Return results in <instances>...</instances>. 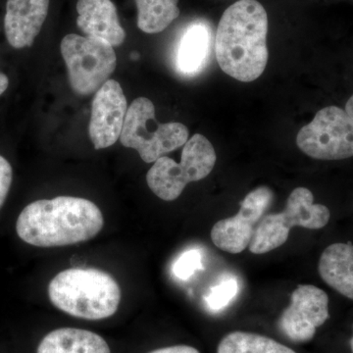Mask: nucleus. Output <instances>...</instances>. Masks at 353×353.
<instances>
[{
  "label": "nucleus",
  "instance_id": "obj_1",
  "mask_svg": "<svg viewBox=\"0 0 353 353\" xmlns=\"http://www.w3.org/2000/svg\"><path fill=\"white\" fill-rule=\"evenodd\" d=\"M268 16L256 0H239L221 17L215 53L221 69L241 82L263 74L268 62Z\"/></svg>",
  "mask_w": 353,
  "mask_h": 353
},
{
  "label": "nucleus",
  "instance_id": "obj_2",
  "mask_svg": "<svg viewBox=\"0 0 353 353\" xmlns=\"http://www.w3.org/2000/svg\"><path fill=\"white\" fill-rule=\"evenodd\" d=\"M103 225V215L94 202L57 196L26 206L16 222V232L29 245L58 248L92 240Z\"/></svg>",
  "mask_w": 353,
  "mask_h": 353
},
{
  "label": "nucleus",
  "instance_id": "obj_3",
  "mask_svg": "<svg viewBox=\"0 0 353 353\" xmlns=\"http://www.w3.org/2000/svg\"><path fill=\"white\" fill-rule=\"evenodd\" d=\"M48 296L66 314L97 321L117 312L122 294L110 274L92 268H71L51 280Z\"/></svg>",
  "mask_w": 353,
  "mask_h": 353
},
{
  "label": "nucleus",
  "instance_id": "obj_4",
  "mask_svg": "<svg viewBox=\"0 0 353 353\" xmlns=\"http://www.w3.org/2000/svg\"><path fill=\"white\" fill-rule=\"evenodd\" d=\"M189 130L181 123L159 124L155 108L145 97L134 99L128 108L120 141L134 148L145 163H152L164 154L185 145Z\"/></svg>",
  "mask_w": 353,
  "mask_h": 353
},
{
  "label": "nucleus",
  "instance_id": "obj_5",
  "mask_svg": "<svg viewBox=\"0 0 353 353\" xmlns=\"http://www.w3.org/2000/svg\"><path fill=\"white\" fill-rule=\"evenodd\" d=\"M215 163L214 148L205 137L196 134L183 146L180 163L167 157H160L146 174V182L155 196L173 201L190 183L206 178Z\"/></svg>",
  "mask_w": 353,
  "mask_h": 353
},
{
  "label": "nucleus",
  "instance_id": "obj_6",
  "mask_svg": "<svg viewBox=\"0 0 353 353\" xmlns=\"http://www.w3.org/2000/svg\"><path fill=\"white\" fill-rule=\"evenodd\" d=\"M60 48L70 85L77 94H95L117 66L113 46L103 39L70 34L62 39Z\"/></svg>",
  "mask_w": 353,
  "mask_h": 353
},
{
  "label": "nucleus",
  "instance_id": "obj_7",
  "mask_svg": "<svg viewBox=\"0 0 353 353\" xmlns=\"http://www.w3.org/2000/svg\"><path fill=\"white\" fill-rule=\"evenodd\" d=\"M296 145L306 155L319 160H341L353 157V119L336 106L323 108L314 119L301 128Z\"/></svg>",
  "mask_w": 353,
  "mask_h": 353
},
{
  "label": "nucleus",
  "instance_id": "obj_8",
  "mask_svg": "<svg viewBox=\"0 0 353 353\" xmlns=\"http://www.w3.org/2000/svg\"><path fill=\"white\" fill-rule=\"evenodd\" d=\"M269 188L259 187L241 202L239 212L233 217L218 221L211 230V240L223 252H243L250 245L253 233L273 201Z\"/></svg>",
  "mask_w": 353,
  "mask_h": 353
},
{
  "label": "nucleus",
  "instance_id": "obj_9",
  "mask_svg": "<svg viewBox=\"0 0 353 353\" xmlns=\"http://www.w3.org/2000/svg\"><path fill=\"white\" fill-rule=\"evenodd\" d=\"M328 318V294L315 285H301L292 292L290 305L281 315L278 325L290 341L307 343Z\"/></svg>",
  "mask_w": 353,
  "mask_h": 353
},
{
  "label": "nucleus",
  "instance_id": "obj_10",
  "mask_svg": "<svg viewBox=\"0 0 353 353\" xmlns=\"http://www.w3.org/2000/svg\"><path fill=\"white\" fill-rule=\"evenodd\" d=\"M127 111V99L117 81L108 80L95 92L88 127L95 150L108 148L120 139Z\"/></svg>",
  "mask_w": 353,
  "mask_h": 353
},
{
  "label": "nucleus",
  "instance_id": "obj_11",
  "mask_svg": "<svg viewBox=\"0 0 353 353\" xmlns=\"http://www.w3.org/2000/svg\"><path fill=\"white\" fill-rule=\"evenodd\" d=\"M48 7L50 0H7L4 31L12 48L32 46L43 28Z\"/></svg>",
  "mask_w": 353,
  "mask_h": 353
},
{
  "label": "nucleus",
  "instance_id": "obj_12",
  "mask_svg": "<svg viewBox=\"0 0 353 353\" xmlns=\"http://www.w3.org/2000/svg\"><path fill=\"white\" fill-rule=\"evenodd\" d=\"M77 25L87 37L120 46L126 32L120 24L117 9L111 0H78Z\"/></svg>",
  "mask_w": 353,
  "mask_h": 353
},
{
  "label": "nucleus",
  "instance_id": "obj_13",
  "mask_svg": "<svg viewBox=\"0 0 353 353\" xmlns=\"http://www.w3.org/2000/svg\"><path fill=\"white\" fill-rule=\"evenodd\" d=\"M280 227L290 233L292 227L309 230L322 229L328 224L331 212L327 206L314 203L312 192L306 188H296L288 197L284 211L276 213Z\"/></svg>",
  "mask_w": 353,
  "mask_h": 353
},
{
  "label": "nucleus",
  "instance_id": "obj_14",
  "mask_svg": "<svg viewBox=\"0 0 353 353\" xmlns=\"http://www.w3.org/2000/svg\"><path fill=\"white\" fill-rule=\"evenodd\" d=\"M325 283L353 301V245L333 243L323 252L318 265Z\"/></svg>",
  "mask_w": 353,
  "mask_h": 353
},
{
  "label": "nucleus",
  "instance_id": "obj_15",
  "mask_svg": "<svg viewBox=\"0 0 353 353\" xmlns=\"http://www.w3.org/2000/svg\"><path fill=\"white\" fill-rule=\"evenodd\" d=\"M37 353H111L108 341L88 330H53L39 343Z\"/></svg>",
  "mask_w": 353,
  "mask_h": 353
},
{
  "label": "nucleus",
  "instance_id": "obj_16",
  "mask_svg": "<svg viewBox=\"0 0 353 353\" xmlns=\"http://www.w3.org/2000/svg\"><path fill=\"white\" fill-rule=\"evenodd\" d=\"M211 32L203 23H194L183 34L176 54V65L180 73L194 76L202 71L210 55Z\"/></svg>",
  "mask_w": 353,
  "mask_h": 353
},
{
  "label": "nucleus",
  "instance_id": "obj_17",
  "mask_svg": "<svg viewBox=\"0 0 353 353\" xmlns=\"http://www.w3.org/2000/svg\"><path fill=\"white\" fill-rule=\"evenodd\" d=\"M138 8V27L146 34L164 31L180 15L179 0H134Z\"/></svg>",
  "mask_w": 353,
  "mask_h": 353
},
{
  "label": "nucleus",
  "instance_id": "obj_18",
  "mask_svg": "<svg viewBox=\"0 0 353 353\" xmlns=\"http://www.w3.org/2000/svg\"><path fill=\"white\" fill-rule=\"evenodd\" d=\"M217 353H296L292 348L261 334L233 332L218 345Z\"/></svg>",
  "mask_w": 353,
  "mask_h": 353
},
{
  "label": "nucleus",
  "instance_id": "obj_19",
  "mask_svg": "<svg viewBox=\"0 0 353 353\" xmlns=\"http://www.w3.org/2000/svg\"><path fill=\"white\" fill-rule=\"evenodd\" d=\"M239 292V283L236 279L229 277L221 281L219 284L210 290L205 301L208 307L218 311L226 307L236 297Z\"/></svg>",
  "mask_w": 353,
  "mask_h": 353
},
{
  "label": "nucleus",
  "instance_id": "obj_20",
  "mask_svg": "<svg viewBox=\"0 0 353 353\" xmlns=\"http://www.w3.org/2000/svg\"><path fill=\"white\" fill-rule=\"evenodd\" d=\"M203 270L201 253L196 250H188L181 254L173 265V273L180 280L187 281L196 271Z\"/></svg>",
  "mask_w": 353,
  "mask_h": 353
},
{
  "label": "nucleus",
  "instance_id": "obj_21",
  "mask_svg": "<svg viewBox=\"0 0 353 353\" xmlns=\"http://www.w3.org/2000/svg\"><path fill=\"white\" fill-rule=\"evenodd\" d=\"M13 170L7 159L0 155V208L6 202L11 183H12Z\"/></svg>",
  "mask_w": 353,
  "mask_h": 353
},
{
  "label": "nucleus",
  "instance_id": "obj_22",
  "mask_svg": "<svg viewBox=\"0 0 353 353\" xmlns=\"http://www.w3.org/2000/svg\"><path fill=\"white\" fill-rule=\"evenodd\" d=\"M148 353H201L196 348L190 345H174V347L158 348Z\"/></svg>",
  "mask_w": 353,
  "mask_h": 353
},
{
  "label": "nucleus",
  "instance_id": "obj_23",
  "mask_svg": "<svg viewBox=\"0 0 353 353\" xmlns=\"http://www.w3.org/2000/svg\"><path fill=\"white\" fill-rule=\"evenodd\" d=\"M8 77H7L6 74L2 73V72H0V95L6 92L7 88H8Z\"/></svg>",
  "mask_w": 353,
  "mask_h": 353
},
{
  "label": "nucleus",
  "instance_id": "obj_24",
  "mask_svg": "<svg viewBox=\"0 0 353 353\" xmlns=\"http://www.w3.org/2000/svg\"><path fill=\"white\" fill-rule=\"evenodd\" d=\"M345 111L353 119V95L348 99L347 105H345Z\"/></svg>",
  "mask_w": 353,
  "mask_h": 353
},
{
  "label": "nucleus",
  "instance_id": "obj_25",
  "mask_svg": "<svg viewBox=\"0 0 353 353\" xmlns=\"http://www.w3.org/2000/svg\"><path fill=\"white\" fill-rule=\"evenodd\" d=\"M350 348H352V352L353 353V336L352 340H350Z\"/></svg>",
  "mask_w": 353,
  "mask_h": 353
}]
</instances>
